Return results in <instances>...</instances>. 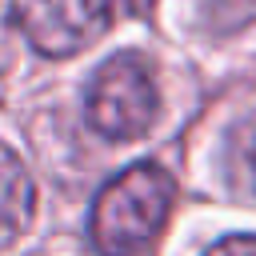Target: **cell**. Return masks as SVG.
<instances>
[{
  "label": "cell",
  "mask_w": 256,
  "mask_h": 256,
  "mask_svg": "<svg viewBox=\"0 0 256 256\" xmlns=\"http://www.w3.org/2000/svg\"><path fill=\"white\" fill-rule=\"evenodd\" d=\"M176 184L160 164H132L112 176L92 204V244L100 256H136L172 212Z\"/></svg>",
  "instance_id": "cell-1"
},
{
  "label": "cell",
  "mask_w": 256,
  "mask_h": 256,
  "mask_svg": "<svg viewBox=\"0 0 256 256\" xmlns=\"http://www.w3.org/2000/svg\"><path fill=\"white\" fill-rule=\"evenodd\" d=\"M156 112H160L156 80H152V72L140 56L120 52V56H112L96 68L88 96H84V116L100 136L136 140L152 128Z\"/></svg>",
  "instance_id": "cell-2"
},
{
  "label": "cell",
  "mask_w": 256,
  "mask_h": 256,
  "mask_svg": "<svg viewBox=\"0 0 256 256\" xmlns=\"http://www.w3.org/2000/svg\"><path fill=\"white\" fill-rule=\"evenodd\" d=\"M12 20L40 56L64 60L108 28L112 0H12Z\"/></svg>",
  "instance_id": "cell-3"
},
{
  "label": "cell",
  "mask_w": 256,
  "mask_h": 256,
  "mask_svg": "<svg viewBox=\"0 0 256 256\" xmlns=\"http://www.w3.org/2000/svg\"><path fill=\"white\" fill-rule=\"evenodd\" d=\"M32 208H36L32 176L24 160L8 144H0V252L24 236V228L32 224Z\"/></svg>",
  "instance_id": "cell-4"
},
{
  "label": "cell",
  "mask_w": 256,
  "mask_h": 256,
  "mask_svg": "<svg viewBox=\"0 0 256 256\" xmlns=\"http://www.w3.org/2000/svg\"><path fill=\"white\" fill-rule=\"evenodd\" d=\"M228 172L240 192L256 196V116L236 124V132L228 140Z\"/></svg>",
  "instance_id": "cell-5"
},
{
  "label": "cell",
  "mask_w": 256,
  "mask_h": 256,
  "mask_svg": "<svg viewBox=\"0 0 256 256\" xmlns=\"http://www.w3.org/2000/svg\"><path fill=\"white\" fill-rule=\"evenodd\" d=\"M204 256H256V236H228V240L212 244Z\"/></svg>",
  "instance_id": "cell-6"
}]
</instances>
